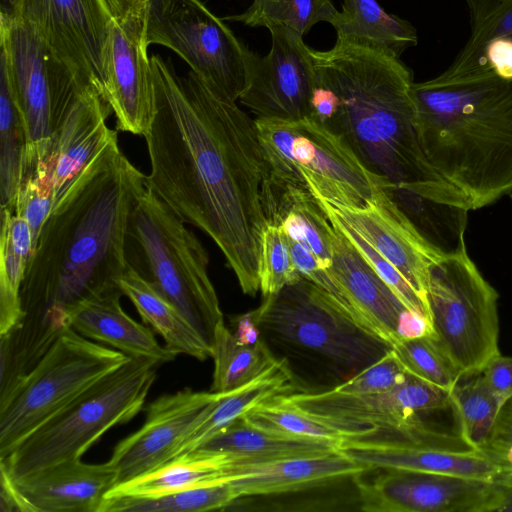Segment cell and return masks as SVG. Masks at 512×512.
<instances>
[{
    "instance_id": "f6af8a7d",
    "label": "cell",
    "mask_w": 512,
    "mask_h": 512,
    "mask_svg": "<svg viewBox=\"0 0 512 512\" xmlns=\"http://www.w3.org/2000/svg\"><path fill=\"white\" fill-rule=\"evenodd\" d=\"M490 388L505 402L512 399V356L499 353L480 371Z\"/></svg>"
},
{
    "instance_id": "484cf974",
    "label": "cell",
    "mask_w": 512,
    "mask_h": 512,
    "mask_svg": "<svg viewBox=\"0 0 512 512\" xmlns=\"http://www.w3.org/2000/svg\"><path fill=\"white\" fill-rule=\"evenodd\" d=\"M340 443L297 437L258 427L244 416L221 430L200 448L222 452L232 464L265 462L284 458L324 455Z\"/></svg>"
},
{
    "instance_id": "b9f144b4",
    "label": "cell",
    "mask_w": 512,
    "mask_h": 512,
    "mask_svg": "<svg viewBox=\"0 0 512 512\" xmlns=\"http://www.w3.org/2000/svg\"><path fill=\"white\" fill-rule=\"evenodd\" d=\"M10 210L28 223L35 250L42 228L53 210V185L42 162L22 181Z\"/></svg>"
},
{
    "instance_id": "d6986e66",
    "label": "cell",
    "mask_w": 512,
    "mask_h": 512,
    "mask_svg": "<svg viewBox=\"0 0 512 512\" xmlns=\"http://www.w3.org/2000/svg\"><path fill=\"white\" fill-rule=\"evenodd\" d=\"M354 477L359 509L366 512H484L493 481L409 471L381 470Z\"/></svg>"
},
{
    "instance_id": "60d3db41",
    "label": "cell",
    "mask_w": 512,
    "mask_h": 512,
    "mask_svg": "<svg viewBox=\"0 0 512 512\" xmlns=\"http://www.w3.org/2000/svg\"><path fill=\"white\" fill-rule=\"evenodd\" d=\"M302 279L280 225L268 224L262 233L259 255V290L263 297L278 293Z\"/></svg>"
},
{
    "instance_id": "603a6c76",
    "label": "cell",
    "mask_w": 512,
    "mask_h": 512,
    "mask_svg": "<svg viewBox=\"0 0 512 512\" xmlns=\"http://www.w3.org/2000/svg\"><path fill=\"white\" fill-rule=\"evenodd\" d=\"M338 452L367 470H409L493 481L501 469L481 451L420 448L379 434L341 441Z\"/></svg>"
},
{
    "instance_id": "8d00e7d4",
    "label": "cell",
    "mask_w": 512,
    "mask_h": 512,
    "mask_svg": "<svg viewBox=\"0 0 512 512\" xmlns=\"http://www.w3.org/2000/svg\"><path fill=\"white\" fill-rule=\"evenodd\" d=\"M337 13L331 0H254L245 12L225 19L251 27L284 26L303 36L318 22L331 23Z\"/></svg>"
},
{
    "instance_id": "cb8c5ba5",
    "label": "cell",
    "mask_w": 512,
    "mask_h": 512,
    "mask_svg": "<svg viewBox=\"0 0 512 512\" xmlns=\"http://www.w3.org/2000/svg\"><path fill=\"white\" fill-rule=\"evenodd\" d=\"M365 471L364 466L336 450L317 456L229 463L223 482L232 486L238 498L275 496L325 487Z\"/></svg>"
},
{
    "instance_id": "9c48e42d",
    "label": "cell",
    "mask_w": 512,
    "mask_h": 512,
    "mask_svg": "<svg viewBox=\"0 0 512 512\" xmlns=\"http://www.w3.org/2000/svg\"><path fill=\"white\" fill-rule=\"evenodd\" d=\"M278 398L335 427L345 439L377 431L422 448L476 451L459 432L432 427L422 420V414L452 409L450 392L409 373L403 383L381 393L349 395L328 390L291 392Z\"/></svg>"
},
{
    "instance_id": "836d02e7",
    "label": "cell",
    "mask_w": 512,
    "mask_h": 512,
    "mask_svg": "<svg viewBox=\"0 0 512 512\" xmlns=\"http://www.w3.org/2000/svg\"><path fill=\"white\" fill-rule=\"evenodd\" d=\"M459 433L479 450L491 437L498 417L508 403L487 384L481 372L465 374L450 392Z\"/></svg>"
},
{
    "instance_id": "f35d334b",
    "label": "cell",
    "mask_w": 512,
    "mask_h": 512,
    "mask_svg": "<svg viewBox=\"0 0 512 512\" xmlns=\"http://www.w3.org/2000/svg\"><path fill=\"white\" fill-rule=\"evenodd\" d=\"M405 371L451 392L464 373L433 335L398 342L392 347Z\"/></svg>"
},
{
    "instance_id": "7402d4cb",
    "label": "cell",
    "mask_w": 512,
    "mask_h": 512,
    "mask_svg": "<svg viewBox=\"0 0 512 512\" xmlns=\"http://www.w3.org/2000/svg\"><path fill=\"white\" fill-rule=\"evenodd\" d=\"M328 272L348 312L392 347L399 342L398 324L409 310L335 226Z\"/></svg>"
},
{
    "instance_id": "74e56055",
    "label": "cell",
    "mask_w": 512,
    "mask_h": 512,
    "mask_svg": "<svg viewBox=\"0 0 512 512\" xmlns=\"http://www.w3.org/2000/svg\"><path fill=\"white\" fill-rule=\"evenodd\" d=\"M280 226L289 238L309 248L323 268L329 269L334 226L315 196L302 194L291 200Z\"/></svg>"
},
{
    "instance_id": "816d5d0a",
    "label": "cell",
    "mask_w": 512,
    "mask_h": 512,
    "mask_svg": "<svg viewBox=\"0 0 512 512\" xmlns=\"http://www.w3.org/2000/svg\"><path fill=\"white\" fill-rule=\"evenodd\" d=\"M512 200V190L510 191V193L508 194Z\"/></svg>"
},
{
    "instance_id": "bcb514c9",
    "label": "cell",
    "mask_w": 512,
    "mask_h": 512,
    "mask_svg": "<svg viewBox=\"0 0 512 512\" xmlns=\"http://www.w3.org/2000/svg\"><path fill=\"white\" fill-rule=\"evenodd\" d=\"M493 484V492L484 512H512V472H500Z\"/></svg>"
},
{
    "instance_id": "4dcf8cb0",
    "label": "cell",
    "mask_w": 512,
    "mask_h": 512,
    "mask_svg": "<svg viewBox=\"0 0 512 512\" xmlns=\"http://www.w3.org/2000/svg\"><path fill=\"white\" fill-rule=\"evenodd\" d=\"M28 223L8 208H1L0 336L10 332L22 316L20 290L33 256Z\"/></svg>"
},
{
    "instance_id": "d590c367",
    "label": "cell",
    "mask_w": 512,
    "mask_h": 512,
    "mask_svg": "<svg viewBox=\"0 0 512 512\" xmlns=\"http://www.w3.org/2000/svg\"><path fill=\"white\" fill-rule=\"evenodd\" d=\"M27 152L26 130L9 84L0 73V198L10 209L22 182Z\"/></svg>"
},
{
    "instance_id": "1f68e13d",
    "label": "cell",
    "mask_w": 512,
    "mask_h": 512,
    "mask_svg": "<svg viewBox=\"0 0 512 512\" xmlns=\"http://www.w3.org/2000/svg\"><path fill=\"white\" fill-rule=\"evenodd\" d=\"M211 357L214 371L210 391L216 393L228 392L251 382L276 360L262 339L254 344L242 343L224 320L216 326Z\"/></svg>"
},
{
    "instance_id": "5bb4252c",
    "label": "cell",
    "mask_w": 512,
    "mask_h": 512,
    "mask_svg": "<svg viewBox=\"0 0 512 512\" xmlns=\"http://www.w3.org/2000/svg\"><path fill=\"white\" fill-rule=\"evenodd\" d=\"M5 13L33 28L83 86L102 96L112 22L103 0H16Z\"/></svg>"
},
{
    "instance_id": "9a60e30c",
    "label": "cell",
    "mask_w": 512,
    "mask_h": 512,
    "mask_svg": "<svg viewBox=\"0 0 512 512\" xmlns=\"http://www.w3.org/2000/svg\"><path fill=\"white\" fill-rule=\"evenodd\" d=\"M268 29L272 39L270 52L264 57L256 55L247 88L239 101L256 118H310L316 87L314 50L291 28Z\"/></svg>"
},
{
    "instance_id": "52a82bcc",
    "label": "cell",
    "mask_w": 512,
    "mask_h": 512,
    "mask_svg": "<svg viewBox=\"0 0 512 512\" xmlns=\"http://www.w3.org/2000/svg\"><path fill=\"white\" fill-rule=\"evenodd\" d=\"M268 165L266 187L302 192L347 207L364 206L387 186L357 158L345 141L312 118H255Z\"/></svg>"
},
{
    "instance_id": "7c38bea8",
    "label": "cell",
    "mask_w": 512,
    "mask_h": 512,
    "mask_svg": "<svg viewBox=\"0 0 512 512\" xmlns=\"http://www.w3.org/2000/svg\"><path fill=\"white\" fill-rule=\"evenodd\" d=\"M426 296L434 337L464 375L500 353L498 293L466 248L431 264Z\"/></svg>"
},
{
    "instance_id": "4316f807",
    "label": "cell",
    "mask_w": 512,
    "mask_h": 512,
    "mask_svg": "<svg viewBox=\"0 0 512 512\" xmlns=\"http://www.w3.org/2000/svg\"><path fill=\"white\" fill-rule=\"evenodd\" d=\"M119 287L142 321L163 338L168 350L200 361L211 357L210 344L190 321L129 266L119 279Z\"/></svg>"
},
{
    "instance_id": "5b68a950",
    "label": "cell",
    "mask_w": 512,
    "mask_h": 512,
    "mask_svg": "<svg viewBox=\"0 0 512 512\" xmlns=\"http://www.w3.org/2000/svg\"><path fill=\"white\" fill-rule=\"evenodd\" d=\"M261 339L285 365L293 392L314 373L316 392L328 391L382 358L392 346L360 324L329 293L302 278L264 297L253 310Z\"/></svg>"
},
{
    "instance_id": "3957f363",
    "label": "cell",
    "mask_w": 512,
    "mask_h": 512,
    "mask_svg": "<svg viewBox=\"0 0 512 512\" xmlns=\"http://www.w3.org/2000/svg\"><path fill=\"white\" fill-rule=\"evenodd\" d=\"M314 62L310 118L340 136L392 190L469 209L462 193L433 168L421 147L413 75L400 58L336 40L330 50L314 51Z\"/></svg>"
},
{
    "instance_id": "c3c4849f",
    "label": "cell",
    "mask_w": 512,
    "mask_h": 512,
    "mask_svg": "<svg viewBox=\"0 0 512 512\" xmlns=\"http://www.w3.org/2000/svg\"><path fill=\"white\" fill-rule=\"evenodd\" d=\"M232 322L235 327L233 333L240 342L254 344L261 340L253 311L237 316Z\"/></svg>"
},
{
    "instance_id": "30bf717a",
    "label": "cell",
    "mask_w": 512,
    "mask_h": 512,
    "mask_svg": "<svg viewBox=\"0 0 512 512\" xmlns=\"http://www.w3.org/2000/svg\"><path fill=\"white\" fill-rule=\"evenodd\" d=\"M129 358L65 330L0 406V459Z\"/></svg>"
},
{
    "instance_id": "d4e9b609",
    "label": "cell",
    "mask_w": 512,
    "mask_h": 512,
    "mask_svg": "<svg viewBox=\"0 0 512 512\" xmlns=\"http://www.w3.org/2000/svg\"><path fill=\"white\" fill-rule=\"evenodd\" d=\"M121 291L79 305L70 315V327L80 335L106 343L129 357L150 358L160 364L177 355L161 346L153 332L122 309Z\"/></svg>"
},
{
    "instance_id": "83f0119b",
    "label": "cell",
    "mask_w": 512,
    "mask_h": 512,
    "mask_svg": "<svg viewBox=\"0 0 512 512\" xmlns=\"http://www.w3.org/2000/svg\"><path fill=\"white\" fill-rule=\"evenodd\" d=\"M231 457L198 448L129 481L115 485L106 498L157 497L204 485L223 482Z\"/></svg>"
},
{
    "instance_id": "7a4b0ae2",
    "label": "cell",
    "mask_w": 512,
    "mask_h": 512,
    "mask_svg": "<svg viewBox=\"0 0 512 512\" xmlns=\"http://www.w3.org/2000/svg\"><path fill=\"white\" fill-rule=\"evenodd\" d=\"M145 187L119 149L47 219L22 282L21 319L0 336L1 401L70 328L79 305L121 291L128 217Z\"/></svg>"
},
{
    "instance_id": "7dc6e473",
    "label": "cell",
    "mask_w": 512,
    "mask_h": 512,
    "mask_svg": "<svg viewBox=\"0 0 512 512\" xmlns=\"http://www.w3.org/2000/svg\"><path fill=\"white\" fill-rule=\"evenodd\" d=\"M149 0H103L107 11L114 20L145 16Z\"/></svg>"
},
{
    "instance_id": "e575fe53",
    "label": "cell",
    "mask_w": 512,
    "mask_h": 512,
    "mask_svg": "<svg viewBox=\"0 0 512 512\" xmlns=\"http://www.w3.org/2000/svg\"><path fill=\"white\" fill-rule=\"evenodd\" d=\"M238 495L228 482H219L157 497L106 498L100 512H204L225 510Z\"/></svg>"
},
{
    "instance_id": "d6a6232c",
    "label": "cell",
    "mask_w": 512,
    "mask_h": 512,
    "mask_svg": "<svg viewBox=\"0 0 512 512\" xmlns=\"http://www.w3.org/2000/svg\"><path fill=\"white\" fill-rule=\"evenodd\" d=\"M469 12L470 34L440 79L451 80L473 74L485 46L493 39L512 40V0H464Z\"/></svg>"
},
{
    "instance_id": "ffe728a7",
    "label": "cell",
    "mask_w": 512,
    "mask_h": 512,
    "mask_svg": "<svg viewBox=\"0 0 512 512\" xmlns=\"http://www.w3.org/2000/svg\"><path fill=\"white\" fill-rule=\"evenodd\" d=\"M218 395L212 391L184 389L164 394L150 403L143 425L120 441L108 460L117 471V484L175 458L183 441L206 417Z\"/></svg>"
},
{
    "instance_id": "f1b7e54d",
    "label": "cell",
    "mask_w": 512,
    "mask_h": 512,
    "mask_svg": "<svg viewBox=\"0 0 512 512\" xmlns=\"http://www.w3.org/2000/svg\"><path fill=\"white\" fill-rule=\"evenodd\" d=\"M291 392V376L283 362L276 359L251 382L237 389L219 393L206 417L183 441L176 457L200 448L255 407Z\"/></svg>"
},
{
    "instance_id": "6da1fadb",
    "label": "cell",
    "mask_w": 512,
    "mask_h": 512,
    "mask_svg": "<svg viewBox=\"0 0 512 512\" xmlns=\"http://www.w3.org/2000/svg\"><path fill=\"white\" fill-rule=\"evenodd\" d=\"M156 111L144 136L145 186L184 223L208 235L243 293L259 290L268 165L255 119L192 70L150 58Z\"/></svg>"
},
{
    "instance_id": "ac0fdd59",
    "label": "cell",
    "mask_w": 512,
    "mask_h": 512,
    "mask_svg": "<svg viewBox=\"0 0 512 512\" xmlns=\"http://www.w3.org/2000/svg\"><path fill=\"white\" fill-rule=\"evenodd\" d=\"M118 475L109 462L63 461L19 477L0 467L1 511L100 512Z\"/></svg>"
},
{
    "instance_id": "8fae6325",
    "label": "cell",
    "mask_w": 512,
    "mask_h": 512,
    "mask_svg": "<svg viewBox=\"0 0 512 512\" xmlns=\"http://www.w3.org/2000/svg\"><path fill=\"white\" fill-rule=\"evenodd\" d=\"M0 73L5 76L27 135L24 175L46 155L83 86L25 22L1 11ZM90 87V86H88Z\"/></svg>"
},
{
    "instance_id": "7bdbcfd3",
    "label": "cell",
    "mask_w": 512,
    "mask_h": 512,
    "mask_svg": "<svg viewBox=\"0 0 512 512\" xmlns=\"http://www.w3.org/2000/svg\"><path fill=\"white\" fill-rule=\"evenodd\" d=\"M407 376L408 373L391 349L382 358L331 390L349 395L381 393L400 385Z\"/></svg>"
},
{
    "instance_id": "4fadbf2b",
    "label": "cell",
    "mask_w": 512,
    "mask_h": 512,
    "mask_svg": "<svg viewBox=\"0 0 512 512\" xmlns=\"http://www.w3.org/2000/svg\"><path fill=\"white\" fill-rule=\"evenodd\" d=\"M148 46H165L208 84L233 101L247 88L256 54L200 0H149Z\"/></svg>"
},
{
    "instance_id": "ee69618b",
    "label": "cell",
    "mask_w": 512,
    "mask_h": 512,
    "mask_svg": "<svg viewBox=\"0 0 512 512\" xmlns=\"http://www.w3.org/2000/svg\"><path fill=\"white\" fill-rule=\"evenodd\" d=\"M489 71L501 78L512 79V40L506 38L491 40L483 50L477 70L468 76Z\"/></svg>"
},
{
    "instance_id": "2e32d148",
    "label": "cell",
    "mask_w": 512,
    "mask_h": 512,
    "mask_svg": "<svg viewBox=\"0 0 512 512\" xmlns=\"http://www.w3.org/2000/svg\"><path fill=\"white\" fill-rule=\"evenodd\" d=\"M316 199L329 219L347 226L364 239L406 279L428 306L429 269L441 255L423 239L394 200L389 187L379 186L361 207Z\"/></svg>"
},
{
    "instance_id": "681fc988",
    "label": "cell",
    "mask_w": 512,
    "mask_h": 512,
    "mask_svg": "<svg viewBox=\"0 0 512 512\" xmlns=\"http://www.w3.org/2000/svg\"><path fill=\"white\" fill-rule=\"evenodd\" d=\"M489 440L512 442V399L502 409Z\"/></svg>"
},
{
    "instance_id": "277c9868",
    "label": "cell",
    "mask_w": 512,
    "mask_h": 512,
    "mask_svg": "<svg viewBox=\"0 0 512 512\" xmlns=\"http://www.w3.org/2000/svg\"><path fill=\"white\" fill-rule=\"evenodd\" d=\"M416 128L433 168L470 210L512 190V79L493 72L412 84Z\"/></svg>"
},
{
    "instance_id": "f907efd6",
    "label": "cell",
    "mask_w": 512,
    "mask_h": 512,
    "mask_svg": "<svg viewBox=\"0 0 512 512\" xmlns=\"http://www.w3.org/2000/svg\"><path fill=\"white\" fill-rule=\"evenodd\" d=\"M16 0H3V8H2V11L3 12H9V10L11 9V7L13 6V4L15 3Z\"/></svg>"
},
{
    "instance_id": "ab89813d",
    "label": "cell",
    "mask_w": 512,
    "mask_h": 512,
    "mask_svg": "<svg viewBox=\"0 0 512 512\" xmlns=\"http://www.w3.org/2000/svg\"><path fill=\"white\" fill-rule=\"evenodd\" d=\"M250 423L285 435L341 443L345 436L335 427L284 403L278 397L244 415Z\"/></svg>"
},
{
    "instance_id": "f546056e",
    "label": "cell",
    "mask_w": 512,
    "mask_h": 512,
    "mask_svg": "<svg viewBox=\"0 0 512 512\" xmlns=\"http://www.w3.org/2000/svg\"><path fill=\"white\" fill-rule=\"evenodd\" d=\"M338 41L375 48L398 58L418 43L415 27L387 13L376 0H343L330 23Z\"/></svg>"
},
{
    "instance_id": "e0dca14e",
    "label": "cell",
    "mask_w": 512,
    "mask_h": 512,
    "mask_svg": "<svg viewBox=\"0 0 512 512\" xmlns=\"http://www.w3.org/2000/svg\"><path fill=\"white\" fill-rule=\"evenodd\" d=\"M111 112L99 92L86 87L54 134L40 161L53 185L52 213L66 203L109 154L120 149L116 130L107 125Z\"/></svg>"
},
{
    "instance_id": "8992f818",
    "label": "cell",
    "mask_w": 512,
    "mask_h": 512,
    "mask_svg": "<svg viewBox=\"0 0 512 512\" xmlns=\"http://www.w3.org/2000/svg\"><path fill=\"white\" fill-rule=\"evenodd\" d=\"M125 260L212 345L224 318L208 273V253L186 223L146 187L128 217Z\"/></svg>"
},
{
    "instance_id": "44dd1931",
    "label": "cell",
    "mask_w": 512,
    "mask_h": 512,
    "mask_svg": "<svg viewBox=\"0 0 512 512\" xmlns=\"http://www.w3.org/2000/svg\"><path fill=\"white\" fill-rule=\"evenodd\" d=\"M145 16L112 19L102 97L112 109L116 130L145 136L156 111L155 85Z\"/></svg>"
},
{
    "instance_id": "ba28073f",
    "label": "cell",
    "mask_w": 512,
    "mask_h": 512,
    "mask_svg": "<svg viewBox=\"0 0 512 512\" xmlns=\"http://www.w3.org/2000/svg\"><path fill=\"white\" fill-rule=\"evenodd\" d=\"M161 364L130 357L70 405L28 435L0 467L11 477L81 459L110 428L134 418L143 408Z\"/></svg>"
}]
</instances>
